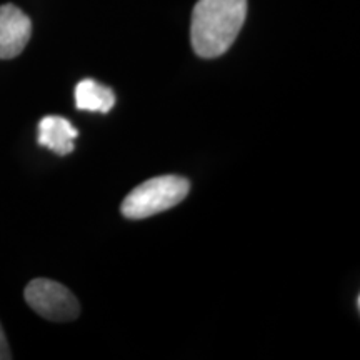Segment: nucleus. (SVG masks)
<instances>
[{"mask_svg": "<svg viewBox=\"0 0 360 360\" xmlns=\"http://www.w3.org/2000/svg\"><path fill=\"white\" fill-rule=\"evenodd\" d=\"M247 17V0H199L193 7L191 40L202 58H215L236 42Z\"/></svg>", "mask_w": 360, "mask_h": 360, "instance_id": "f257e3e1", "label": "nucleus"}, {"mask_svg": "<svg viewBox=\"0 0 360 360\" xmlns=\"http://www.w3.org/2000/svg\"><path fill=\"white\" fill-rule=\"evenodd\" d=\"M188 191H191L188 180L179 175L148 179L125 197L120 210L124 217L132 220L150 217L180 204L187 197Z\"/></svg>", "mask_w": 360, "mask_h": 360, "instance_id": "f03ea898", "label": "nucleus"}, {"mask_svg": "<svg viewBox=\"0 0 360 360\" xmlns=\"http://www.w3.org/2000/svg\"><path fill=\"white\" fill-rule=\"evenodd\" d=\"M25 302L40 317L52 322H70L79 317L80 305L74 294L62 283L35 278L25 287Z\"/></svg>", "mask_w": 360, "mask_h": 360, "instance_id": "7ed1b4c3", "label": "nucleus"}, {"mask_svg": "<svg viewBox=\"0 0 360 360\" xmlns=\"http://www.w3.org/2000/svg\"><path fill=\"white\" fill-rule=\"evenodd\" d=\"M32 35V22L19 7L0 6V58L8 60L20 56Z\"/></svg>", "mask_w": 360, "mask_h": 360, "instance_id": "20e7f679", "label": "nucleus"}, {"mask_svg": "<svg viewBox=\"0 0 360 360\" xmlns=\"http://www.w3.org/2000/svg\"><path fill=\"white\" fill-rule=\"evenodd\" d=\"M79 130L60 115H47L39 122V143L57 155H69L75 148Z\"/></svg>", "mask_w": 360, "mask_h": 360, "instance_id": "39448f33", "label": "nucleus"}, {"mask_svg": "<svg viewBox=\"0 0 360 360\" xmlns=\"http://www.w3.org/2000/svg\"><path fill=\"white\" fill-rule=\"evenodd\" d=\"M115 105V94L112 89L94 79L80 80L75 87V107L79 110L107 114Z\"/></svg>", "mask_w": 360, "mask_h": 360, "instance_id": "423d86ee", "label": "nucleus"}, {"mask_svg": "<svg viewBox=\"0 0 360 360\" xmlns=\"http://www.w3.org/2000/svg\"><path fill=\"white\" fill-rule=\"evenodd\" d=\"M8 359H12L11 349H8L6 334H4L2 326H0V360H8Z\"/></svg>", "mask_w": 360, "mask_h": 360, "instance_id": "0eeeda50", "label": "nucleus"}]
</instances>
